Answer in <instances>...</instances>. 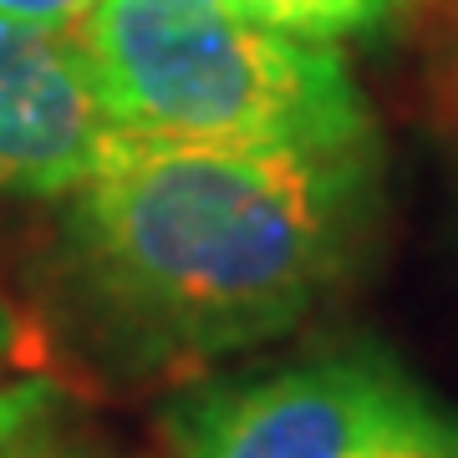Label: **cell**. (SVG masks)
Listing matches in <instances>:
<instances>
[{
    "label": "cell",
    "instance_id": "cell-3",
    "mask_svg": "<svg viewBox=\"0 0 458 458\" xmlns=\"http://www.w3.org/2000/svg\"><path fill=\"white\" fill-rule=\"evenodd\" d=\"M158 433L174 458H458V412L377 346L194 377Z\"/></svg>",
    "mask_w": 458,
    "mask_h": 458
},
{
    "label": "cell",
    "instance_id": "cell-1",
    "mask_svg": "<svg viewBox=\"0 0 458 458\" xmlns=\"http://www.w3.org/2000/svg\"><path fill=\"white\" fill-rule=\"evenodd\" d=\"M377 143L240 153L123 138L66 194L56 276L87 352L128 382H194L306 327L377 234Z\"/></svg>",
    "mask_w": 458,
    "mask_h": 458
},
{
    "label": "cell",
    "instance_id": "cell-6",
    "mask_svg": "<svg viewBox=\"0 0 458 458\" xmlns=\"http://www.w3.org/2000/svg\"><path fill=\"white\" fill-rule=\"evenodd\" d=\"M250 11L255 21L276 26V31H291L301 41H342V36L372 31L377 21H387L403 5V0H229Z\"/></svg>",
    "mask_w": 458,
    "mask_h": 458
},
{
    "label": "cell",
    "instance_id": "cell-7",
    "mask_svg": "<svg viewBox=\"0 0 458 458\" xmlns=\"http://www.w3.org/2000/svg\"><path fill=\"white\" fill-rule=\"evenodd\" d=\"M98 0H0V21L36 31H77Z\"/></svg>",
    "mask_w": 458,
    "mask_h": 458
},
{
    "label": "cell",
    "instance_id": "cell-2",
    "mask_svg": "<svg viewBox=\"0 0 458 458\" xmlns=\"http://www.w3.org/2000/svg\"><path fill=\"white\" fill-rule=\"evenodd\" d=\"M77 36L102 107L128 138L240 153L377 143L336 51L229 0H98Z\"/></svg>",
    "mask_w": 458,
    "mask_h": 458
},
{
    "label": "cell",
    "instance_id": "cell-8",
    "mask_svg": "<svg viewBox=\"0 0 458 458\" xmlns=\"http://www.w3.org/2000/svg\"><path fill=\"white\" fill-rule=\"evenodd\" d=\"M11 357H16V311H11V301L0 291V372L11 367Z\"/></svg>",
    "mask_w": 458,
    "mask_h": 458
},
{
    "label": "cell",
    "instance_id": "cell-4",
    "mask_svg": "<svg viewBox=\"0 0 458 458\" xmlns=\"http://www.w3.org/2000/svg\"><path fill=\"white\" fill-rule=\"evenodd\" d=\"M123 138L102 107L82 36L0 21V194L66 199Z\"/></svg>",
    "mask_w": 458,
    "mask_h": 458
},
{
    "label": "cell",
    "instance_id": "cell-5",
    "mask_svg": "<svg viewBox=\"0 0 458 458\" xmlns=\"http://www.w3.org/2000/svg\"><path fill=\"white\" fill-rule=\"evenodd\" d=\"M0 458H117L51 382L0 387Z\"/></svg>",
    "mask_w": 458,
    "mask_h": 458
}]
</instances>
